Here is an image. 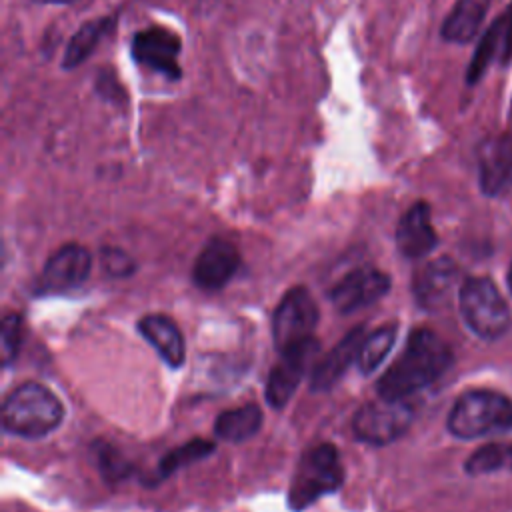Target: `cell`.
<instances>
[{"label": "cell", "instance_id": "d4e9b609", "mask_svg": "<svg viewBox=\"0 0 512 512\" xmlns=\"http://www.w3.org/2000/svg\"><path fill=\"white\" fill-rule=\"evenodd\" d=\"M22 332H24L22 316L16 314V312L6 314L4 320H2V330H0L4 366L12 364L14 358L18 356V350H20V344H22Z\"/></svg>", "mask_w": 512, "mask_h": 512}, {"label": "cell", "instance_id": "cb8c5ba5", "mask_svg": "<svg viewBox=\"0 0 512 512\" xmlns=\"http://www.w3.org/2000/svg\"><path fill=\"white\" fill-rule=\"evenodd\" d=\"M496 470H512V444H486L466 460L468 474H488Z\"/></svg>", "mask_w": 512, "mask_h": 512}, {"label": "cell", "instance_id": "5b68a950", "mask_svg": "<svg viewBox=\"0 0 512 512\" xmlns=\"http://www.w3.org/2000/svg\"><path fill=\"white\" fill-rule=\"evenodd\" d=\"M458 306L466 326L484 340L502 336L510 324L508 306L490 278H466L458 292Z\"/></svg>", "mask_w": 512, "mask_h": 512}, {"label": "cell", "instance_id": "2e32d148", "mask_svg": "<svg viewBox=\"0 0 512 512\" xmlns=\"http://www.w3.org/2000/svg\"><path fill=\"white\" fill-rule=\"evenodd\" d=\"M494 58L500 62L512 58V6L482 36L476 54L470 60L466 80L470 84L476 82Z\"/></svg>", "mask_w": 512, "mask_h": 512}, {"label": "cell", "instance_id": "9c48e42d", "mask_svg": "<svg viewBox=\"0 0 512 512\" xmlns=\"http://www.w3.org/2000/svg\"><path fill=\"white\" fill-rule=\"evenodd\" d=\"M318 352H320V344L316 336L280 352L282 356L270 370V376L266 382V400L272 408L276 410L284 408V404L292 398L294 390L298 388L310 360H314Z\"/></svg>", "mask_w": 512, "mask_h": 512}, {"label": "cell", "instance_id": "8992f818", "mask_svg": "<svg viewBox=\"0 0 512 512\" xmlns=\"http://www.w3.org/2000/svg\"><path fill=\"white\" fill-rule=\"evenodd\" d=\"M318 306L304 286L290 288L272 316V338L280 352L314 338Z\"/></svg>", "mask_w": 512, "mask_h": 512}, {"label": "cell", "instance_id": "484cf974", "mask_svg": "<svg viewBox=\"0 0 512 512\" xmlns=\"http://www.w3.org/2000/svg\"><path fill=\"white\" fill-rule=\"evenodd\" d=\"M100 264L112 278H126L134 272L132 256L120 248H104L100 254Z\"/></svg>", "mask_w": 512, "mask_h": 512}, {"label": "cell", "instance_id": "44dd1931", "mask_svg": "<svg viewBox=\"0 0 512 512\" xmlns=\"http://www.w3.org/2000/svg\"><path fill=\"white\" fill-rule=\"evenodd\" d=\"M112 26V18L104 16V18H96V20H88L84 22L74 36L70 38L64 58H62V66L64 68H76L80 66L98 46V42L104 38V34L110 30Z\"/></svg>", "mask_w": 512, "mask_h": 512}, {"label": "cell", "instance_id": "ac0fdd59", "mask_svg": "<svg viewBox=\"0 0 512 512\" xmlns=\"http://www.w3.org/2000/svg\"><path fill=\"white\" fill-rule=\"evenodd\" d=\"M456 264L450 258H436L414 274V294L426 308L440 306L456 282Z\"/></svg>", "mask_w": 512, "mask_h": 512}, {"label": "cell", "instance_id": "30bf717a", "mask_svg": "<svg viewBox=\"0 0 512 512\" xmlns=\"http://www.w3.org/2000/svg\"><path fill=\"white\" fill-rule=\"evenodd\" d=\"M390 290V276L374 266H358L342 276L330 290V302L342 312L370 306Z\"/></svg>", "mask_w": 512, "mask_h": 512}, {"label": "cell", "instance_id": "8fae6325", "mask_svg": "<svg viewBox=\"0 0 512 512\" xmlns=\"http://www.w3.org/2000/svg\"><path fill=\"white\" fill-rule=\"evenodd\" d=\"M92 270V254L80 244L60 246L44 264L40 274V292L60 294L86 282Z\"/></svg>", "mask_w": 512, "mask_h": 512}, {"label": "cell", "instance_id": "7a4b0ae2", "mask_svg": "<svg viewBox=\"0 0 512 512\" xmlns=\"http://www.w3.org/2000/svg\"><path fill=\"white\" fill-rule=\"evenodd\" d=\"M64 416L60 398L40 382L18 384L2 402V426L8 434L36 440L58 428Z\"/></svg>", "mask_w": 512, "mask_h": 512}, {"label": "cell", "instance_id": "f1b7e54d", "mask_svg": "<svg viewBox=\"0 0 512 512\" xmlns=\"http://www.w3.org/2000/svg\"><path fill=\"white\" fill-rule=\"evenodd\" d=\"M508 288H510V292H512V264H510V268H508Z\"/></svg>", "mask_w": 512, "mask_h": 512}, {"label": "cell", "instance_id": "d6986e66", "mask_svg": "<svg viewBox=\"0 0 512 512\" xmlns=\"http://www.w3.org/2000/svg\"><path fill=\"white\" fill-rule=\"evenodd\" d=\"M490 0H458L442 24V38L454 44L470 42L488 12Z\"/></svg>", "mask_w": 512, "mask_h": 512}, {"label": "cell", "instance_id": "ba28073f", "mask_svg": "<svg viewBox=\"0 0 512 512\" xmlns=\"http://www.w3.org/2000/svg\"><path fill=\"white\" fill-rule=\"evenodd\" d=\"M180 50V36L168 28L152 26L140 30L132 38V58L146 70L162 74L168 80H178L182 76L178 62Z\"/></svg>", "mask_w": 512, "mask_h": 512}, {"label": "cell", "instance_id": "7c38bea8", "mask_svg": "<svg viewBox=\"0 0 512 512\" xmlns=\"http://www.w3.org/2000/svg\"><path fill=\"white\" fill-rule=\"evenodd\" d=\"M238 268V248L224 238H212L196 256L192 280L202 290H218L228 284V280L238 272Z\"/></svg>", "mask_w": 512, "mask_h": 512}, {"label": "cell", "instance_id": "52a82bcc", "mask_svg": "<svg viewBox=\"0 0 512 512\" xmlns=\"http://www.w3.org/2000/svg\"><path fill=\"white\" fill-rule=\"evenodd\" d=\"M414 410L406 400H378L364 404L352 418V430L358 440L368 444H388L400 438L410 422Z\"/></svg>", "mask_w": 512, "mask_h": 512}, {"label": "cell", "instance_id": "6da1fadb", "mask_svg": "<svg viewBox=\"0 0 512 512\" xmlns=\"http://www.w3.org/2000/svg\"><path fill=\"white\" fill-rule=\"evenodd\" d=\"M452 358L450 346L436 332L428 328L412 330L400 356L376 382L378 396L406 400L436 382L450 368Z\"/></svg>", "mask_w": 512, "mask_h": 512}, {"label": "cell", "instance_id": "e0dca14e", "mask_svg": "<svg viewBox=\"0 0 512 512\" xmlns=\"http://www.w3.org/2000/svg\"><path fill=\"white\" fill-rule=\"evenodd\" d=\"M138 332L150 342V346L162 356V360L180 368L186 358V346L178 324L164 314H146L138 322Z\"/></svg>", "mask_w": 512, "mask_h": 512}, {"label": "cell", "instance_id": "4fadbf2b", "mask_svg": "<svg viewBox=\"0 0 512 512\" xmlns=\"http://www.w3.org/2000/svg\"><path fill=\"white\" fill-rule=\"evenodd\" d=\"M478 174L488 196H498L512 186V136H494L480 146Z\"/></svg>", "mask_w": 512, "mask_h": 512}, {"label": "cell", "instance_id": "ffe728a7", "mask_svg": "<svg viewBox=\"0 0 512 512\" xmlns=\"http://www.w3.org/2000/svg\"><path fill=\"white\" fill-rule=\"evenodd\" d=\"M262 424V410L258 404H244L222 412L214 422V432L226 442H244L252 438Z\"/></svg>", "mask_w": 512, "mask_h": 512}, {"label": "cell", "instance_id": "277c9868", "mask_svg": "<svg viewBox=\"0 0 512 512\" xmlns=\"http://www.w3.org/2000/svg\"><path fill=\"white\" fill-rule=\"evenodd\" d=\"M512 424V400L494 390H468L448 414V430L462 440L480 438Z\"/></svg>", "mask_w": 512, "mask_h": 512}, {"label": "cell", "instance_id": "7402d4cb", "mask_svg": "<svg viewBox=\"0 0 512 512\" xmlns=\"http://www.w3.org/2000/svg\"><path fill=\"white\" fill-rule=\"evenodd\" d=\"M394 342H396V324H386L366 334L356 360L358 370L362 374H372L390 354Z\"/></svg>", "mask_w": 512, "mask_h": 512}, {"label": "cell", "instance_id": "3957f363", "mask_svg": "<svg viewBox=\"0 0 512 512\" xmlns=\"http://www.w3.org/2000/svg\"><path fill=\"white\" fill-rule=\"evenodd\" d=\"M344 482V468L338 450L328 444L308 448L292 476L288 490V504L292 510H304L320 496L336 492Z\"/></svg>", "mask_w": 512, "mask_h": 512}, {"label": "cell", "instance_id": "603a6c76", "mask_svg": "<svg viewBox=\"0 0 512 512\" xmlns=\"http://www.w3.org/2000/svg\"><path fill=\"white\" fill-rule=\"evenodd\" d=\"M214 442L212 440H206V438H194V440H188L186 444L170 450L168 454H164V458L160 460L158 468H156V480H164L168 478L172 472L196 462V460H202L206 458L212 450H214Z\"/></svg>", "mask_w": 512, "mask_h": 512}, {"label": "cell", "instance_id": "9a60e30c", "mask_svg": "<svg viewBox=\"0 0 512 512\" xmlns=\"http://www.w3.org/2000/svg\"><path fill=\"white\" fill-rule=\"evenodd\" d=\"M364 338H366V334H364L362 326H356L354 330H350L324 358H320L316 362L312 376H310V388L314 392L330 390L342 378V374L348 370V366L358 360V352H360Z\"/></svg>", "mask_w": 512, "mask_h": 512}, {"label": "cell", "instance_id": "5bb4252c", "mask_svg": "<svg viewBox=\"0 0 512 512\" xmlns=\"http://www.w3.org/2000/svg\"><path fill=\"white\" fill-rule=\"evenodd\" d=\"M438 244L426 202L412 204L396 226V246L406 258H422Z\"/></svg>", "mask_w": 512, "mask_h": 512}, {"label": "cell", "instance_id": "83f0119b", "mask_svg": "<svg viewBox=\"0 0 512 512\" xmlns=\"http://www.w3.org/2000/svg\"><path fill=\"white\" fill-rule=\"evenodd\" d=\"M38 4H72L74 0H34Z\"/></svg>", "mask_w": 512, "mask_h": 512}, {"label": "cell", "instance_id": "4316f807", "mask_svg": "<svg viewBox=\"0 0 512 512\" xmlns=\"http://www.w3.org/2000/svg\"><path fill=\"white\" fill-rule=\"evenodd\" d=\"M98 456H100V468H102V472H104L108 478L118 480V478L126 476L128 464L120 458V454L114 452V448L106 446V450H100Z\"/></svg>", "mask_w": 512, "mask_h": 512}]
</instances>
